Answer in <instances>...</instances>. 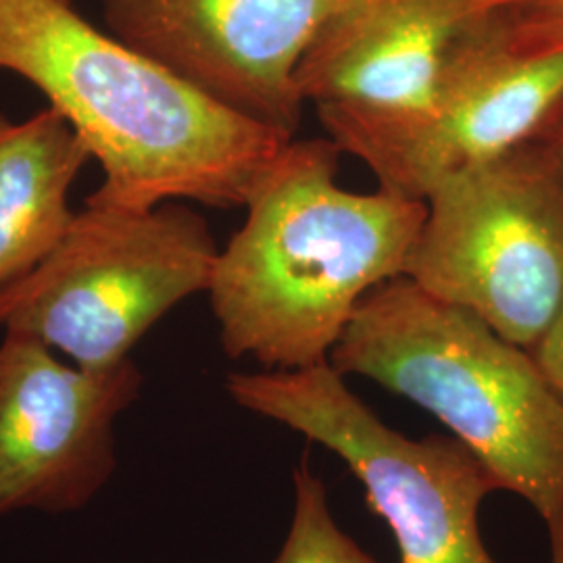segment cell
I'll use <instances>...</instances> for the list:
<instances>
[{"instance_id": "cell-1", "label": "cell", "mask_w": 563, "mask_h": 563, "mask_svg": "<svg viewBox=\"0 0 563 563\" xmlns=\"http://www.w3.org/2000/svg\"><path fill=\"white\" fill-rule=\"evenodd\" d=\"M0 69L36 86L101 163L92 205L244 207L292 141L101 32L71 0H0Z\"/></svg>"}, {"instance_id": "cell-2", "label": "cell", "mask_w": 563, "mask_h": 563, "mask_svg": "<svg viewBox=\"0 0 563 563\" xmlns=\"http://www.w3.org/2000/svg\"><path fill=\"white\" fill-rule=\"evenodd\" d=\"M341 153L330 139H292L244 202L207 288L230 357L267 369L330 362L360 302L405 276L426 201L342 188Z\"/></svg>"}, {"instance_id": "cell-3", "label": "cell", "mask_w": 563, "mask_h": 563, "mask_svg": "<svg viewBox=\"0 0 563 563\" xmlns=\"http://www.w3.org/2000/svg\"><path fill=\"white\" fill-rule=\"evenodd\" d=\"M330 365L432 413L549 532L563 528V401L528 349L399 276L360 302Z\"/></svg>"}, {"instance_id": "cell-4", "label": "cell", "mask_w": 563, "mask_h": 563, "mask_svg": "<svg viewBox=\"0 0 563 563\" xmlns=\"http://www.w3.org/2000/svg\"><path fill=\"white\" fill-rule=\"evenodd\" d=\"M218 255L207 222L178 202H86L59 244L0 290V330L86 369L115 367L176 305L207 292Z\"/></svg>"}, {"instance_id": "cell-5", "label": "cell", "mask_w": 563, "mask_h": 563, "mask_svg": "<svg viewBox=\"0 0 563 563\" xmlns=\"http://www.w3.org/2000/svg\"><path fill=\"white\" fill-rule=\"evenodd\" d=\"M405 278L532 349L563 309V181L537 141L441 181Z\"/></svg>"}, {"instance_id": "cell-6", "label": "cell", "mask_w": 563, "mask_h": 563, "mask_svg": "<svg viewBox=\"0 0 563 563\" xmlns=\"http://www.w3.org/2000/svg\"><path fill=\"white\" fill-rule=\"evenodd\" d=\"M225 388L236 405L336 453L390 526L401 563H499L478 511L501 484L457 439L413 441L386 426L330 362L236 372Z\"/></svg>"}, {"instance_id": "cell-7", "label": "cell", "mask_w": 563, "mask_h": 563, "mask_svg": "<svg viewBox=\"0 0 563 563\" xmlns=\"http://www.w3.org/2000/svg\"><path fill=\"white\" fill-rule=\"evenodd\" d=\"M563 102V48L523 41L501 9L444 59L423 104L388 118L318 113L342 153L384 190L426 201L441 181L534 141Z\"/></svg>"}, {"instance_id": "cell-8", "label": "cell", "mask_w": 563, "mask_h": 563, "mask_svg": "<svg viewBox=\"0 0 563 563\" xmlns=\"http://www.w3.org/2000/svg\"><path fill=\"white\" fill-rule=\"evenodd\" d=\"M132 360L109 369L59 362L46 344L0 342V518L74 514L118 467L115 423L139 399Z\"/></svg>"}, {"instance_id": "cell-9", "label": "cell", "mask_w": 563, "mask_h": 563, "mask_svg": "<svg viewBox=\"0 0 563 563\" xmlns=\"http://www.w3.org/2000/svg\"><path fill=\"white\" fill-rule=\"evenodd\" d=\"M336 0H102L107 27L249 120L295 136L297 74Z\"/></svg>"}, {"instance_id": "cell-10", "label": "cell", "mask_w": 563, "mask_h": 563, "mask_svg": "<svg viewBox=\"0 0 563 563\" xmlns=\"http://www.w3.org/2000/svg\"><path fill=\"white\" fill-rule=\"evenodd\" d=\"M499 0H336L297 84L316 113L388 118L430 97L444 59Z\"/></svg>"}, {"instance_id": "cell-11", "label": "cell", "mask_w": 563, "mask_h": 563, "mask_svg": "<svg viewBox=\"0 0 563 563\" xmlns=\"http://www.w3.org/2000/svg\"><path fill=\"white\" fill-rule=\"evenodd\" d=\"M92 159L53 107L25 121L0 113V290L27 276L74 222L69 190Z\"/></svg>"}, {"instance_id": "cell-12", "label": "cell", "mask_w": 563, "mask_h": 563, "mask_svg": "<svg viewBox=\"0 0 563 563\" xmlns=\"http://www.w3.org/2000/svg\"><path fill=\"white\" fill-rule=\"evenodd\" d=\"M272 563H378L334 522L322 478L307 460L295 470V514L288 537Z\"/></svg>"}, {"instance_id": "cell-13", "label": "cell", "mask_w": 563, "mask_h": 563, "mask_svg": "<svg viewBox=\"0 0 563 563\" xmlns=\"http://www.w3.org/2000/svg\"><path fill=\"white\" fill-rule=\"evenodd\" d=\"M501 11L523 41L563 48V0H499Z\"/></svg>"}, {"instance_id": "cell-14", "label": "cell", "mask_w": 563, "mask_h": 563, "mask_svg": "<svg viewBox=\"0 0 563 563\" xmlns=\"http://www.w3.org/2000/svg\"><path fill=\"white\" fill-rule=\"evenodd\" d=\"M530 353L563 401V309Z\"/></svg>"}, {"instance_id": "cell-15", "label": "cell", "mask_w": 563, "mask_h": 563, "mask_svg": "<svg viewBox=\"0 0 563 563\" xmlns=\"http://www.w3.org/2000/svg\"><path fill=\"white\" fill-rule=\"evenodd\" d=\"M541 144L547 157L555 165L558 174L563 181V102L558 111L551 115V120L544 123L541 134L534 139Z\"/></svg>"}, {"instance_id": "cell-16", "label": "cell", "mask_w": 563, "mask_h": 563, "mask_svg": "<svg viewBox=\"0 0 563 563\" xmlns=\"http://www.w3.org/2000/svg\"><path fill=\"white\" fill-rule=\"evenodd\" d=\"M551 539V563H563V528L549 532Z\"/></svg>"}]
</instances>
